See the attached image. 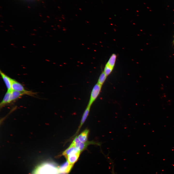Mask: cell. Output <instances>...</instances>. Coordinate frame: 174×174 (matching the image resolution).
Returning a JSON list of instances; mask_svg holds the SVG:
<instances>
[{"instance_id":"obj_1","label":"cell","mask_w":174,"mask_h":174,"mask_svg":"<svg viewBox=\"0 0 174 174\" xmlns=\"http://www.w3.org/2000/svg\"><path fill=\"white\" fill-rule=\"evenodd\" d=\"M58 169L51 163H44L37 168L33 174H57Z\"/></svg>"},{"instance_id":"obj_2","label":"cell","mask_w":174,"mask_h":174,"mask_svg":"<svg viewBox=\"0 0 174 174\" xmlns=\"http://www.w3.org/2000/svg\"><path fill=\"white\" fill-rule=\"evenodd\" d=\"M72 143L77 148L80 152L87 149L88 146L90 145H98V143H96L94 141H87L85 142H82L79 140L77 136L75 138Z\"/></svg>"},{"instance_id":"obj_3","label":"cell","mask_w":174,"mask_h":174,"mask_svg":"<svg viewBox=\"0 0 174 174\" xmlns=\"http://www.w3.org/2000/svg\"><path fill=\"white\" fill-rule=\"evenodd\" d=\"M102 86L97 83L93 87L91 91L87 106L91 107L98 96L101 92Z\"/></svg>"},{"instance_id":"obj_4","label":"cell","mask_w":174,"mask_h":174,"mask_svg":"<svg viewBox=\"0 0 174 174\" xmlns=\"http://www.w3.org/2000/svg\"><path fill=\"white\" fill-rule=\"evenodd\" d=\"M12 90L21 92L26 93L28 95H31L34 93L31 91L26 90L23 86L15 80L11 78Z\"/></svg>"},{"instance_id":"obj_5","label":"cell","mask_w":174,"mask_h":174,"mask_svg":"<svg viewBox=\"0 0 174 174\" xmlns=\"http://www.w3.org/2000/svg\"><path fill=\"white\" fill-rule=\"evenodd\" d=\"M0 74L7 89V90H12L11 78L7 75L1 70L0 71Z\"/></svg>"},{"instance_id":"obj_6","label":"cell","mask_w":174,"mask_h":174,"mask_svg":"<svg viewBox=\"0 0 174 174\" xmlns=\"http://www.w3.org/2000/svg\"><path fill=\"white\" fill-rule=\"evenodd\" d=\"M79 152H80L77 148L71 143L70 146L63 152L62 155L66 158L68 155L70 154Z\"/></svg>"},{"instance_id":"obj_7","label":"cell","mask_w":174,"mask_h":174,"mask_svg":"<svg viewBox=\"0 0 174 174\" xmlns=\"http://www.w3.org/2000/svg\"><path fill=\"white\" fill-rule=\"evenodd\" d=\"M25 94L28 95V94L26 93L12 90L11 92L10 97V103Z\"/></svg>"},{"instance_id":"obj_8","label":"cell","mask_w":174,"mask_h":174,"mask_svg":"<svg viewBox=\"0 0 174 174\" xmlns=\"http://www.w3.org/2000/svg\"><path fill=\"white\" fill-rule=\"evenodd\" d=\"M80 153V152H79L68 155L66 158L67 159L69 164L73 165L79 158Z\"/></svg>"},{"instance_id":"obj_9","label":"cell","mask_w":174,"mask_h":174,"mask_svg":"<svg viewBox=\"0 0 174 174\" xmlns=\"http://www.w3.org/2000/svg\"><path fill=\"white\" fill-rule=\"evenodd\" d=\"M73 165L70 164L67 161L58 169V173L66 174L70 171Z\"/></svg>"},{"instance_id":"obj_10","label":"cell","mask_w":174,"mask_h":174,"mask_svg":"<svg viewBox=\"0 0 174 174\" xmlns=\"http://www.w3.org/2000/svg\"><path fill=\"white\" fill-rule=\"evenodd\" d=\"M91 107L87 106L86 108L85 109L83 115L82 117L80 123L79 127L77 131L76 134H77L78 132L80 130V129L82 126L85 122L87 118L90 111V108Z\"/></svg>"},{"instance_id":"obj_11","label":"cell","mask_w":174,"mask_h":174,"mask_svg":"<svg viewBox=\"0 0 174 174\" xmlns=\"http://www.w3.org/2000/svg\"><path fill=\"white\" fill-rule=\"evenodd\" d=\"M89 133V130L87 129H86L77 136L78 139L82 142H85L87 141Z\"/></svg>"},{"instance_id":"obj_12","label":"cell","mask_w":174,"mask_h":174,"mask_svg":"<svg viewBox=\"0 0 174 174\" xmlns=\"http://www.w3.org/2000/svg\"><path fill=\"white\" fill-rule=\"evenodd\" d=\"M11 91L7 90L5 94L4 97L0 103V107H2L10 103V97L11 92Z\"/></svg>"},{"instance_id":"obj_13","label":"cell","mask_w":174,"mask_h":174,"mask_svg":"<svg viewBox=\"0 0 174 174\" xmlns=\"http://www.w3.org/2000/svg\"><path fill=\"white\" fill-rule=\"evenodd\" d=\"M114 67L106 63L103 71L107 76L111 73Z\"/></svg>"},{"instance_id":"obj_14","label":"cell","mask_w":174,"mask_h":174,"mask_svg":"<svg viewBox=\"0 0 174 174\" xmlns=\"http://www.w3.org/2000/svg\"><path fill=\"white\" fill-rule=\"evenodd\" d=\"M107 77V76L103 71L99 76L97 83L102 86L105 81Z\"/></svg>"},{"instance_id":"obj_15","label":"cell","mask_w":174,"mask_h":174,"mask_svg":"<svg viewBox=\"0 0 174 174\" xmlns=\"http://www.w3.org/2000/svg\"></svg>"}]
</instances>
